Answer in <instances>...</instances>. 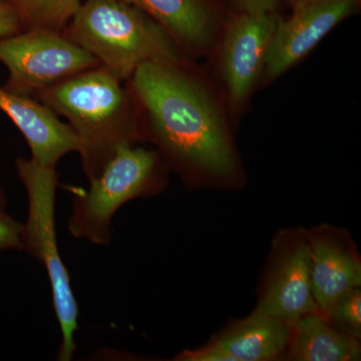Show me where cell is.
<instances>
[{"instance_id": "obj_12", "label": "cell", "mask_w": 361, "mask_h": 361, "mask_svg": "<svg viewBox=\"0 0 361 361\" xmlns=\"http://www.w3.org/2000/svg\"><path fill=\"white\" fill-rule=\"evenodd\" d=\"M0 110L25 137L35 163L56 168L66 154L78 152V140L73 128L37 99L0 87Z\"/></svg>"}, {"instance_id": "obj_17", "label": "cell", "mask_w": 361, "mask_h": 361, "mask_svg": "<svg viewBox=\"0 0 361 361\" xmlns=\"http://www.w3.org/2000/svg\"><path fill=\"white\" fill-rule=\"evenodd\" d=\"M6 199L0 189V250H23V225L6 211Z\"/></svg>"}, {"instance_id": "obj_16", "label": "cell", "mask_w": 361, "mask_h": 361, "mask_svg": "<svg viewBox=\"0 0 361 361\" xmlns=\"http://www.w3.org/2000/svg\"><path fill=\"white\" fill-rule=\"evenodd\" d=\"M336 329L360 339L361 291L360 287L342 295L332 306L326 317Z\"/></svg>"}, {"instance_id": "obj_15", "label": "cell", "mask_w": 361, "mask_h": 361, "mask_svg": "<svg viewBox=\"0 0 361 361\" xmlns=\"http://www.w3.org/2000/svg\"><path fill=\"white\" fill-rule=\"evenodd\" d=\"M20 13L23 27L63 32L80 6V0H11Z\"/></svg>"}, {"instance_id": "obj_3", "label": "cell", "mask_w": 361, "mask_h": 361, "mask_svg": "<svg viewBox=\"0 0 361 361\" xmlns=\"http://www.w3.org/2000/svg\"><path fill=\"white\" fill-rule=\"evenodd\" d=\"M63 32L123 82L149 61H189L158 21L123 0H85Z\"/></svg>"}, {"instance_id": "obj_2", "label": "cell", "mask_w": 361, "mask_h": 361, "mask_svg": "<svg viewBox=\"0 0 361 361\" xmlns=\"http://www.w3.org/2000/svg\"><path fill=\"white\" fill-rule=\"evenodd\" d=\"M68 121L87 180L96 179L121 149L141 141L139 111L127 82L102 66L68 78L35 97Z\"/></svg>"}, {"instance_id": "obj_13", "label": "cell", "mask_w": 361, "mask_h": 361, "mask_svg": "<svg viewBox=\"0 0 361 361\" xmlns=\"http://www.w3.org/2000/svg\"><path fill=\"white\" fill-rule=\"evenodd\" d=\"M291 323L256 308L252 314L232 323L214 341L235 361L276 360L288 348Z\"/></svg>"}, {"instance_id": "obj_19", "label": "cell", "mask_w": 361, "mask_h": 361, "mask_svg": "<svg viewBox=\"0 0 361 361\" xmlns=\"http://www.w3.org/2000/svg\"><path fill=\"white\" fill-rule=\"evenodd\" d=\"M25 30L20 13L11 0H0V37Z\"/></svg>"}, {"instance_id": "obj_21", "label": "cell", "mask_w": 361, "mask_h": 361, "mask_svg": "<svg viewBox=\"0 0 361 361\" xmlns=\"http://www.w3.org/2000/svg\"><path fill=\"white\" fill-rule=\"evenodd\" d=\"M310 1H311V0H287V2L290 4L291 8L292 7L301 6V4H306V2Z\"/></svg>"}, {"instance_id": "obj_1", "label": "cell", "mask_w": 361, "mask_h": 361, "mask_svg": "<svg viewBox=\"0 0 361 361\" xmlns=\"http://www.w3.org/2000/svg\"><path fill=\"white\" fill-rule=\"evenodd\" d=\"M137 106L141 141L184 178L227 179L236 155L224 111L190 61H149L127 80Z\"/></svg>"}, {"instance_id": "obj_9", "label": "cell", "mask_w": 361, "mask_h": 361, "mask_svg": "<svg viewBox=\"0 0 361 361\" xmlns=\"http://www.w3.org/2000/svg\"><path fill=\"white\" fill-rule=\"evenodd\" d=\"M360 0H311L282 18L266 56L262 78L272 82L302 61L337 25L357 11Z\"/></svg>"}, {"instance_id": "obj_20", "label": "cell", "mask_w": 361, "mask_h": 361, "mask_svg": "<svg viewBox=\"0 0 361 361\" xmlns=\"http://www.w3.org/2000/svg\"><path fill=\"white\" fill-rule=\"evenodd\" d=\"M237 11L242 13H279V8L287 0H229Z\"/></svg>"}, {"instance_id": "obj_10", "label": "cell", "mask_w": 361, "mask_h": 361, "mask_svg": "<svg viewBox=\"0 0 361 361\" xmlns=\"http://www.w3.org/2000/svg\"><path fill=\"white\" fill-rule=\"evenodd\" d=\"M311 290L318 310L326 317L344 294L361 285V261L348 232L329 225L307 232Z\"/></svg>"}, {"instance_id": "obj_5", "label": "cell", "mask_w": 361, "mask_h": 361, "mask_svg": "<svg viewBox=\"0 0 361 361\" xmlns=\"http://www.w3.org/2000/svg\"><path fill=\"white\" fill-rule=\"evenodd\" d=\"M90 183L87 191L75 192L68 230L75 238L108 246L116 211L127 202L161 191L166 166L158 151L132 145L121 149Z\"/></svg>"}, {"instance_id": "obj_6", "label": "cell", "mask_w": 361, "mask_h": 361, "mask_svg": "<svg viewBox=\"0 0 361 361\" xmlns=\"http://www.w3.org/2000/svg\"><path fill=\"white\" fill-rule=\"evenodd\" d=\"M0 61L9 73L4 87L32 99L82 71L101 66L63 32L44 28L0 37Z\"/></svg>"}, {"instance_id": "obj_11", "label": "cell", "mask_w": 361, "mask_h": 361, "mask_svg": "<svg viewBox=\"0 0 361 361\" xmlns=\"http://www.w3.org/2000/svg\"><path fill=\"white\" fill-rule=\"evenodd\" d=\"M139 7L175 39L185 56L215 49L227 18L219 0H123Z\"/></svg>"}, {"instance_id": "obj_8", "label": "cell", "mask_w": 361, "mask_h": 361, "mask_svg": "<svg viewBox=\"0 0 361 361\" xmlns=\"http://www.w3.org/2000/svg\"><path fill=\"white\" fill-rule=\"evenodd\" d=\"M311 255L307 231L290 230L277 237L257 310L293 323L300 316L320 313L311 290Z\"/></svg>"}, {"instance_id": "obj_14", "label": "cell", "mask_w": 361, "mask_h": 361, "mask_svg": "<svg viewBox=\"0 0 361 361\" xmlns=\"http://www.w3.org/2000/svg\"><path fill=\"white\" fill-rule=\"evenodd\" d=\"M287 351L294 361H356L361 356L360 339L336 329L322 313H308L292 323Z\"/></svg>"}, {"instance_id": "obj_7", "label": "cell", "mask_w": 361, "mask_h": 361, "mask_svg": "<svg viewBox=\"0 0 361 361\" xmlns=\"http://www.w3.org/2000/svg\"><path fill=\"white\" fill-rule=\"evenodd\" d=\"M282 16L236 11L226 20L216 47L218 68L229 106H245L264 71L266 56Z\"/></svg>"}, {"instance_id": "obj_4", "label": "cell", "mask_w": 361, "mask_h": 361, "mask_svg": "<svg viewBox=\"0 0 361 361\" xmlns=\"http://www.w3.org/2000/svg\"><path fill=\"white\" fill-rule=\"evenodd\" d=\"M18 177L27 193V221L23 228V250H26L47 270L51 282L54 312L63 341L58 360L70 361L77 345L78 306L71 286L68 268L59 252L56 231V196L59 175L56 168L44 167L30 159L18 158Z\"/></svg>"}, {"instance_id": "obj_18", "label": "cell", "mask_w": 361, "mask_h": 361, "mask_svg": "<svg viewBox=\"0 0 361 361\" xmlns=\"http://www.w3.org/2000/svg\"><path fill=\"white\" fill-rule=\"evenodd\" d=\"M177 361H235L227 351L215 341L209 342L207 345L193 350H184L176 355Z\"/></svg>"}]
</instances>
